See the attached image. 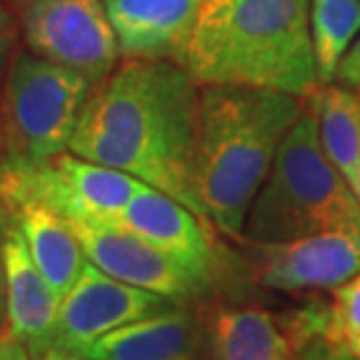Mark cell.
<instances>
[{"instance_id": "obj_10", "label": "cell", "mask_w": 360, "mask_h": 360, "mask_svg": "<svg viewBox=\"0 0 360 360\" xmlns=\"http://www.w3.org/2000/svg\"><path fill=\"white\" fill-rule=\"evenodd\" d=\"M255 274L264 288L281 292L335 290L360 274V229L255 246Z\"/></svg>"}, {"instance_id": "obj_19", "label": "cell", "mask_w": 360, "mask_h": 360, "mask_svg": "<svg viewBox=\"0 0 360 360\" xmlns=\"http://www.w3.org/2000/svg\"><path fill=\"white\" fill-rule=\"evenodd\" d=\"M326 340L360 358V274L333 290Z\"/></svg>"}, {"instance_id": "obj_18", "label": "cell", "mask_w": 360, "mask_h": 360, "mask_svg": "<svg viewBox=\"0 0 360 360\" xmlns=\"http://www.w3.org/2000/svg\"><path fill=\"white\" fill-rule=\"evenodd\" d=\"M319 84L335 80L337 63L360 33V0H309Z\"/></svg>"}, {"instance_id": "obj_22", "label": "cell", "mask_w": 360, "mask_h": 360, "mask_svg": "<svg viewBox=\"0 0 360 360\" xmlns=\"http://www.w3.org/2000/svg\"><path fill=\"white\" fill-rule=\"evenodd\" d=\"M295 360H360L351 356L349 351H344L335 344H330L326 337H311V340L302 342L295 349Z\"/></svg>"}, {"instance_id": "obj_21", "label": "cell", "mask_w": 360, "mask_h": 360, "mask_svg": "<svg viewBox=\"0 0 360 360\" xmlns=\"http://www.w3.org/2000/svg\"><path fill=\"white\" fill-rule=\"evenodd\" d=\"M335 80L340 87L354 91L360 98V35L351 42L347 54L342 56L335 70Z\"/></svg>"}, {"instance_id": "obj_3", "label": "cell", "mask_w": 360, "mask_h": 360, "mask_svg": "<svg viewBox=\"0 0 360 360\" xmlns=\"http://www.w3.org/2000/svg\"><path fill=\"white\" fill-rule=\"evenodd\" d=\"M300 96L248 87H201L194 187L206 220L241 239L255 194L302 115Z\"/></svg>"}, {"instance_id": "obj_16", "label": "cell", "mask_w": 360, "mask_h": 360, "mask_svg": "<svg viewBox=\"0 0 360 360\" xmlns=\"http://www.w3.org/2000/svg\"><path fill=\"white\" fill-rule=\"evenodd\" d=\"M211 360H295L283 323L262 309H222L208 330Z\"/></svg>"}, {"instance_id": "obj_23", "label": "cell", "mask_w": 360, "mask_h": 360, "mask_svg": "<svg viewBox=\"0 0 360 360\" xmlns=\"http://www.w3.org/2000/svg\"><path fill=\"white\" fill-rule=\"evenodd\" d=\"M0 360H35L24 344L12 340L10 335H0Z\"/></svg>"}, {"instance_id": "obj_8", "label": "cell", "mask_w": 360, "mask_h": 360, "mask_svg": "<svg viewBox=\"0 0 360 360\" xmlns=\"http://www.w3.org/2000/svg\"><path fill=\"white\" fill-rule=\"evenodd\" d=\"M174 307V300L122 283L89 262L61 297L52 351L75 356L98 337Z\"/></svg>"}, {"instance_id": "obj_15", "label": "cell", "mask_w": 360, "mask_h": 360, "mask_svg": "<svg viewBox=\"0 0 360 360\" xmlns=\"http://www.w3.org/2000/svg\"><path fill=\"white\" fill-rule=\"evenodd\" d=\"M10 218L24 234L35 267L42 271L54 292L63 297L89 264L75 232L61 215L38 204L12 208Z\"/></svg>"}, {"instance_id": "obj_26", "label": "cell", "mask_w": 360, "mask_h": 360, "mask_svg": "<svg viewBox=\"0 0 360 360\" xmlns=\"http://www.w3.org/2000/svg\"><path fill=\"white\" fill-rule=\"evenodd\" d=\"M38 360H91V358H82V356H70V354H59V351H49Z\"/></svg>"}, {"instance_id": "obj_6", "label": "cell", "mask_w": 360, "mask_h": 360, "mask_svg": "<svg viewBox=\"0 0 360 360\" xmlns=\"http://www.w3.org/2000/svg\"><path fill=\"white\" fill-rule=\"evenodd\" d=\"M141 185L124 171L73 153L31 167L0 164V197L7 213L24 204H38L63 220L112 222Z\"/></svg>"}, {"instance_id": "obj_20", "label": "cell", "mask_w": 360, "mask_h": 360, "mask_svg": "<svg viewBox=\"0 0 360 360\" xmlns=\"http://www.w3.org/2000/svg\"><path fill=\"white\" fill-rule=\"evenodd\" d=\"M19 24L12 7L0 0V84L5 80V73L10 68L14 54L19 52Z\"/></svg>"}, {"instance_id": "obj_4", "label": "cell", "mask_w": 360, "mask_h": 360, "mask_svg": "<svg viewBox=\"0 0 360 360\" xmlns=\"http://www.w3.org/2000/svg\"><path fill=\"white\" fill-rule=\"evenodd\" d=\"M333 229H360V201L321 146L319 115L309 103L281 143L255 194L241 239L283 243Z\"/></svg>"}, {"instance_id": "obj_11", "label": "cell", "mask_w": 360, "mask_h": 360, "mask_svg": "<svg viewBox=\"0 0 360 360\" xmlns=\"http://www.w3.org/2000/svg\"><path fill=\"white\" fill-rule=\"evenodd\" d=\"M5 262V335L38 360L52 351L61 297L47 283L28 253L26 239L12 218L3 225ZM0 333V335H3Z\"/></svg>"}, {"instance_id": "obj_9", "label": "cell", "mask_w": 360, "mask_h": 360, "mask_svg": "<svg viewBox=\"0 0 360 360\" xmlns=\"http://www.w3.org/2000/svg\"><path fill=\"white\" fill-rule=\"evenodd\" d=\"M66 222L94 267L122 283L143 288L169 300L194 297L211 285V278L204 274L112 222Z\"/></svg>"}, {"instance_id": "obj_7", "label": "cell", "mask_w": 360, "mask_h": 360, "mask_svg": "<svg viewBox=\"0 0 360 360\" xmlns=\"http://www.w3.org/2000/svg\"><path fill=\"white\" fill-rule=\"evenodd\" d=\"M26 49L98 84L117 68L120 47L103 0H12Z\"/></svg>"}, {"instance_id": "obj_24", "label": "cell", "mask_w": 360, "mask_h": 360, "mask_svg": "<svg viewBox=\"0 0 360 360\" xmlns=\"http://www.w3.org/2000/svg\"><path fill=\"white\" fill-rule=\"evenodd\" d=\"M3 330H5V262H3V241H0V333Z\"/></svg>"}, {"instance_id": "obj_1", "label": "cell", "mask_w": 360, "mask_h": 360, "mask_svg": "<svg viewBox=\"0 0 360 360\" xmlns=\"http://www.w3.org/2000/svg\"><path fill=\"white\" fill-rule=\"evenodd\" d=\"M199 96L180 63L124 59L94 84L68 153L124 171L208 222L194 187Z\"/></svg>"}, {"instance_id": "obj_13", "label": "cell", "mask_w": 360, "mask_h": 360, "mask_svg": "<svg viewBox=\"0 0 360 360\" xmlns=\"http://www.w3.org/2000/svg\"><path fill=\"white\" fill-rule=\"evenodd\" d=\"M127 232L141 236L155 248L174 255L187 267L213 278V243L208 239L206 222L174 197L143 183L141 190L112 220Z\"/></svg>"}, {"instance_id": "obj_5", "label": "cell", "mask_w": 360, "mask_h": 360, "mask_svg": "<svg viewBox=\"0 0 360 360\" xmlns=\"http://www.w3.org/2000/svg\"><path fill=\"white\" fill-rule=\"evenodd\" d=\"M91 89L77 70L19 49L0 84L3 164L31 167L68 153Z\"/></svg>"}, {"instance_id": "obj_17", "label": "cell", "mask_w": 360, "mask_h": 360, "mask_svg": "<svg viewBox=\"0 0 360 360\" xmlns=\"http://www.w3.org/2000/svg\"><path fill=\"white\" fill-rule=\"evenodd\" d=\"M311 96L321 146L360 201V98L340 84H321Z\"/></svg>"}, {"instance_id": "obj_2", "label": "cell", "mask_w": 360, "mask_h": 360, "mask_svg": "<svg viewBox=\"0 0 360 360\" xmlns=\"http://www.w3.org/2000/svg\"><path fill=\"white\" fill-rule=\"evenodd\" d=\"M183 68L199 87L314 94L321 84L309 0H204Z\"/></svg>"}, {"instance_id": "obj_25", "label": "cell", "mask_w": 360, "mask_h": 360, "mask_svg": "<svg viewBox=\"0 0 360 360\" xmlns=\"http://www.w3.org/2000/svg\"><path fill=\"white\" fill-rule=\"evenodd\" d=\"M3 160H5V148H3V129H0V164H3ZM7 220H10V213H7L3 197H0V225H5Z\"/></svg>"}, {"instance_id": "obj_14", "label": "cell", "mask_w": 360, "mask_h": 360, "mask_svg": "<svg viewBox=\"0 0 360 360\" xmlns=\"http://www.w3.org/2000/svg\"><path fill=\"white\" fill-rule=\"evenodd\" d=\"M201 347L197 319L174 307L169 311L127 323L98 337L75 356L91 360H194Z\"/></svg>"}, {"instance_id": "obj_12", "label": "cell", "mask_w": 360, "mask_h": 360, "mask_svg": "<svg viewBox=\"0 0 360 360\" xmlns=\"http://www.w3.org/2000/svg\"><path fill=\"white\" fill-rule=\"evenodd\" d=\"M204 0H103L122 59L176 61L190 42Z\"/></svg>"}]
</instances>
